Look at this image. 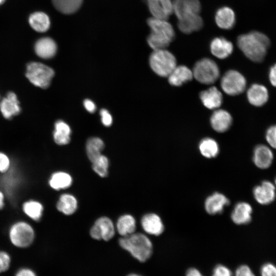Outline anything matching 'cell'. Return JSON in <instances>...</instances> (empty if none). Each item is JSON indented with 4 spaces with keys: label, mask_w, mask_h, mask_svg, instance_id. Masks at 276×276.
Masks as SVG:
<instances>
[{
    "label": "cell",
    "mask_w": 276,
    "mask_h": 276,
    "mask_svg": "<svg viewBox=\"0 0 276 276\" xmlns=\"http://www.w3.org/2000/svg\"><path fill=\"white\" fill-rule=\"evenodd\" d=\"M270 44L269 38L257 31L242 34L237 38L239 48L246 57L256 62L264 60Z\"/></svg>",
    "instance_id": "cell-1"
},
{
    "label": "cell",
    "mask_w": 276,
    "mask_h": 276,
    "mask_svg": "<svg viewBox=\"0 0 276 276\" xmlns=\"http://www.w3.org/2000/svg\"><path fill=\"white\" fill-rule=\"evenodd\" d=\"M147 22L151 30L147 37L149 45L154 50L165 49L175 36L172 26L165 19L154 17L148 18Z\"/></svg>",
    "instance_id": "cell-2"
},
{
    "label": "cell",
    "mask_w": 276,
    "mask_h": 276,
    "mask_svg": "<svg viewBox=\"0 0 276 276\" xmlns=\"http://www.w3.org/2000/svg\"><path fill=\"white\" fill-rule=\"evenodd\" d=\"M120 246L139 262H144L152 254L153 245L150 239L140 233L122 237L119 240Z\"/></svg>",
    "instance_id": "cell-3"
},
{
    "label": "cell",
    "mask_w": 276,
    "mask_h": 276,
    "mask_svg": "<svg viewBox=\"0 0 276 276\" xmlns=\"http://www.w3.org/2000/svg\"><path fill=\"white\" fill-rule=\"evenodd\" d=\"M149 64L158 76L168 77L176 65V60L172 53L165 49L154 50L149 57Z\"/></svg>",
    "instance_id": "cell-4"
},
{
    "label": "cell",
    "mask_w": 276,
    "mask_h": 276,
    "mask_svg": "<svg viewBox=\"0 0 276 276\" xmlns=\"http://www.w3.org/2000/svg\"><path fill=\"white\" fill-rule=\"evenodd\" d=\"M54 74L52 68L40 62H31L26 66V77L34 85L41 88L50 86Z\"/></svg>",
    "instance_id": "cell-5"
},
{
    "label": "cell",
    "mask_w": 276,
    "mask_h": 276,
    "mask_svg": "<svg viewBox=\"0 0 276 276\" xmlns=\"http://www.w3.org/2000/svg\"><path fill=\"white\" fill-rule=\"evenodd\" d=\"M192 73L196 80L205 84L214 83L219 77L218 65L214 61L207 58L198 61L194 66Z\"/></svg>",
    "instance_id": "cell-6"
},
{
    "label": "cell",
    "mask_w": 276,
    "mask_h": 276,
    "mask_svg": "<svg viewBox=\"0 0 276 276\" xmlns=\"http://www.w3.org/2000/svg\"><path fill=\"white\" fill-rule=\"evenodd\" d=\"M9 236L13 245L24 248L32 244L34 238V233L29 224L24 222H19L12 226Z\"/></svg>",
    "instance_id": "cell-7"
},
{
    "label": "cell",
    "mask_w": 276,
    "mask_h": 276,
    "mask_svg": "<svg viewBox=\"0 0 276 276\" xmlns=\"http://www.w3.org/2000/svg\"><path fill=\"white\" fill-rule=\"evenodd\" d=\"M221 86L226 94L235 96L242 93L246 86V80L244 76L235 70L226 72L221 80Z\"/></svg>",
    "instance_id": "cell-8"
},
{
    "label": "cell",
    "mask_w": 276,
    "mask_h": 276,
    "mask_svg": "<svg viewBox=\"0 0 276 276\" xmlns=\"http://www.w3.org/2000/svg\"><path fill=\"white\" fill-rule=\"evenodd\" d=\"M91 237L95 240L107 241L113 238L115 234L114 224L107 217L98 218L90 229Z\"/></svg>",
    "instance_id": "cell-9"
},
{
    "label": "cell",
    "mask_w": 276,
    "mask_h": 276,
    "mask_svg": "<svg viewBox=\"0 0 276 276\" xmlns=\"http://www.w3.org/2000/svg\"><path fill=\"white\" fill-rule=\"evenodd\" d=\"M173 11L178 19L194 14H199L201 4L199 0H174Z\"/></svg>",
    "instance_id": "cell-10"
},
{
    "label": "cell",
    "mask_w": 276,
    "mask_h": 276,
    "mask_svg": "<svg viewBox=\"0 0 276 276\" xmlns=\"http://www.w3.org/2000/svg\"><path fill=\"white\" fill-rule=\"evenodd\" d=\"M149 10L153 17L166 19L173 12L171 0H146Z\"/></svg>",
    "instance_id": "cell-11"
},
{
    "label": "cell",
    "mask_w": 276,
    "mask_h": 276,
    "mask_svg": "<svg viewBox=\"0 0 276 276\" xmlns=\"http://www.w3.org/2000/svg\"><path fill=\"white\" fill-rule=\"evenodd\" d=\"M0 111L6 119H10L18 114L21 108L17 96L13 92H9L0 102Z\"/></svg>",
    "instance_id": "cell-12"
},
{
    "label": "cell",
    "mask_w": 276,
    "mask_h": 276,
    "mask_svg": "<svg viewBox=\"0 0 276 276\" xmlns=\"http://www.w3.org/2000/svg\"><path fill=\"white\" fill-rule=\"evenodd\" d=\"M255 199L260 204H268L272 202L275 197V188L268 181H263L260 185L254 189Z\"/></svg>",
    "instance_id": "cell-13"
},
{
    "label": "cell",
    "mask_w": 276,
    "mask_h": 276,
    "mask_svg": "<svg viewBox=\"0 0 276 276\" xmlns=\"http://www.w3.org/2000/svg\"><path fill=\"white\" fill-rule=\"evenodd\" d=\"M141 225L146 233L154 236L160 235L164 230L162 219L154 213L145 215L141 219Z\"/></svg>",
    "instance_id": "cell-14"
},
{
    "label": "cell",
    "mask_w": 276,
    "mask_h": 276,
    "mask_svg": "<svg viewBox=\"0 0 276 276\" xmlns=\"http://www.w3.org/2000/svg\"><path fill=\"white\" fill-rule=\"evenodd\" d=\"M212 54L219 59H224L229 56L233 51L232 43L223 37H217L210 43Z\"/></svg>",
    "instance_id": "cell-15"
},
{
    "label": "cell",
    "mask_w": 276,
    "mask_h": 276,
    "mask_svg": "<svg viewBox=\"0 0 276 276\" xmlns=\"http://www.w3.org/2000/svg\"><path fill=\"white\" fill-rule=\"evenodd\" d=\"M34 50L36 55L43 59L53 57L57 50L55 41L50 37H43L38 40L35 44Z\"/></svg>",
    "instance_id": "cell-16"
},
{
    "label": "cell",
    "mask_w": 276,
    "mask_h": 276,
    "mask_svg": "<svg viewBox=\"0 0 276 276\" xmlns=\"http://www.w3.org/2000/svg\"><path fill=\"white\" fill-rule=\"evenodd\" d=\"M210 122L212 128L216 131L223 132L230 127L232 123V118L227 111L219 109L213 112Z\"/></svg>",
    "instance_id": "cell-17"
},
{
    "label": "cell",
    "mask_w": 276,
    "mask_h": 276,
    "mask_svg": "<svg viewBox=\"0 0 276 276\" xmlns=\"http://www.w3.org/2000/svg\"><path fill=\"white\" fill-rule=\"evenodd\" d=\"M228 203L229 200L225 195L216 192L206 199L204 206L208 213L215 215L221 213Z\"/></svg>",
    "instance_id": "cell-18"
},
{
    "label": "cell",
    "mask_w": 276,
    "mask_h": 276,
    "mask_svg": "<svg viewBox=\"0 0 276 276\" xmlns=\"http://www.w3.org/2000/svg\"><path fill=\"white\" fill-rule=\"evenodd\" d=\"M217 25L221 29L229 30L235 25V14L231 8L224 6L219 8L215 16Z\"/></svg>",
    "instance_id": "cell-19"
},
{
    "label": "cell",
    "mask_w": 276,
    "mask_h": 276,
    "mask_svg": "<svg viewBox=\"0 0 276 276\" xmlns=\"http://www.w3.org/2000/svg\"><path fill=\"white\" fill-rule=\"evenodd\" d=\"M247 97L249 102L252 105L261 106L267 101L268 93L264 86L254 84L247 90Z\"/></svg>",
    "instance_id": "cell-20"
},
{
    "label": "cell",
    "mask_w": 276,
    "mask_h": 276,
    "mask_svg": "<svg viewBox=\"0 0 276 276\" xmlns=\"http://www.w3.org/2000/svg\"><path fill=\"white\" fill-rule=\"evenodd\" d=\"M252 208L246 202L238 203L232 213V221L237 224H245L249 223L251 218Z\"/></svg>",
    "instance_id": "cell-21"
},
{
    "label": "cell",
    "mask_w": 276,
    "mask_h": 276,
    "mask_svg": "<svg viewBox=\"0 0 276 276\" xmlns=\"http://www.w3.org/2000/svg\"><path fill=\"white\" fill-rule=\"evenodd\" d=\"M273 154L267 146L258 145L254 149L253 161L255 164L261 169L268 168L272 163Z\"/></svg>",
    "instance_id": "cell-22"
},
{
    "label": "cell",
    "mask_w": 276,
    "mask_h": 276,
    "mask_svg": "<svg viewBox=\"0 0 276 276\" xmlns=\"http://www.w3.org/2000/svg\"><path fill=\"white\" fill-rule=\"evenodd\" d=\"M200 98L204 106L210 109L218 108L222 102L221 92L214 86L201 91Z\"/></svg>",
    "instance_id": "cell-23"
},
{
    "label": "cell",
    "mask_w": 276,
    "mask_h": 276,
    "mask_svg": "<svg viewBox=\"0 0 276 276\" xmlns=\"http://www.w3.org/2000/svg\"><path fill=\"white\" fill-rule=\"evenodd\" d=\"M168 81L173 86H179L193 77L190 69L185 65L176 66L168 76Z\"/></svg>",
    "instance_id": "cell-24"
},
{
    "label": "cell",
    "mask_w": 276,
    "mask_h": 276,
    "mask_svg": "<svg viewBox=\"0 0 276 276\" xmlns=\"http://www.w3.org/2000/svg\"><path fill=\"white\" fill-rule=\"evenodd\" d=\"M203 26L202 18L199 14H194L178 19L179 30L185 34H190L200 30Z\"/></svg>",
    "instance_id": "cell-25"
},
{
    "label": "cell",
    "mask_w": 276,
    "mask_h": 276,
    "mask_svg": "<svg viewBox=\"0 0 276 276\" xmlns=\"http://www.w3.org/2000/svg\"><path fill=\"white\" fill-rule=\"evenodd\" d=\"M53 137L59 145H65L70 142L71 130L69 125L62 120L57 121L54 125Z\"/></svg>",
    "instance_id": "cell-26"
},
{
    "label": "cell",
    "mask_w": 276,
    "mask_h": 276,
    "mask_svg": "<svg viewBox=\"0 0 276 276\" xmlns=\"http://www.w3.org/2000/svg\"><path fill=\"white\" fill-rule=\"evenodd\" d=\"M29 22L36 31L44 32L49 30L51 22L49 16L43 12H36L29 17Z\"/></svg>",
    "instance_id": "cell-27"
},
{
    "label": "cell",
    "mask_w": 276,
    "mask_h": 276,
    "mask_svg": "<svg viewBox=\"0 0 276 276\" xmlns=\"http://www.w3.org/2000/svg\"><path fill=\"white\" fill-rule=\"evenodd\" d=\"M116 227L118 233L122 237H125L135 232L136 221L131 215H123L118 219Z\"/></svg>",
    "instance_id": "cell-28"
},
{
    "label": "cell",
    "mask_w": 276,
    "mask_h": 276,
    "mask_svg": "<svg viewBox=\"0 0 276 276\" xmlns=\"http://www.w3.org/2000/svg\"><path fill=\"white\" fill-rule=\"evenodd\" d=\"M78 202L76 198L70 194L61 195L57 203V209L66 215L73 214L77 209Z\"/></svg>",
    "instance_id": "cell-29"
},
{
    "label": "cell",
    "mask_w": 276,
    "mask_h": 276,
    "mask_svg": "<svg viewBox=\"0 0 276 276\" xmlns=\"http://www.w3.org/2000/svg\"><path fill=\"white\" fill-rule=\"evenodd\" d=\"M55 8L64 14H72L81 7L83 0H52Z\"/></svg>",
    "instance_id": "cell-30"
},
{
    "label": "cell",
    "mask_w": 276,
    "mask_h": 276,
    "mask_svg": "<svg viewBox=\"0 0 276 276\" xmlns=\"http://www.w3.org/2000/svg\"><path fill=\"white\" fill-rule=\"evenodd\" d=\"M72 183V178L67 173L57 172L52 174L49 180L50 186L56 190L65 189Z\"/></svg>",
    "instance_id": "cell-31"
},
{
    "label": "cell",
    "mask_w": 276,
    "mask_h": 276,
    "mask_svg": "<svg viewBox=\"0 0 276 276\" xmlns=\"http://www.w3.org/2000/svg\"><path fill=\"white\" fill-rule=\"evenodd\" d=\"M104 148L103 141L99 137H93L89 139L86 144V151L87 157L92 163L102 154Z\"/></svg>",
    "instance_id": "cell-32"
},
{
    "label": "cell",
    "mask_w": 276,
    "mask_h": 276,
    "mask_svg": "<svg viewBox=\"0 0 276 276\" xmlns=\"http://www.w3.org/2000/svg\"><path fill=\"white\" fill-rule=\"evenodd\" d=\"M199 149L203 156L209 158L216 156L219 152L217 143L211 138H205L201 140Z\"/></svg>",
    "instance_id": "cell-33"
},
{
    "label": "cell",
    "mask_w": 276,
    "mask_h": 276,
    "mask_svg": "<svg viewBox=\"0 0 276 276\" xmlns=\"http://www.w3.org/2000/svg\"><path fill=\"white\" fill-rule=\"evenodd\" d=\"M23 209L28 216L34 220L38 221L41 217L43 206L39 202L31 200L24 204Z\"/></svg>",
    "instance_id": "cell-34"
},
{
    "label": "cell",
    "mask_w": 276,
    "mask_h": 276,
    "mask_svg": "<svg viewBox=\"0 0 276 276\" xmlns=\"http://www.w3.org/2000/svg\"><path fill=\"white\" fill-rule=\"evenodd\" d=\"M108 167V159L103 154H101L92 162L93 170L101 177H105L107 176Z\"/></svg>",
    "instance_id": "cell-35"
},
{
    "label": "cell",
    "mask_w": 276,
    "mask_h": 276,
    "mask_svg": "<svg viewBox=\"0 0 276 276\" xmlns=\"http://www.w3.org/2000/svg\"><path fill=\"white\" fill-rule=\"evenodd\" d=\"M261 276H276V265L270 262L263 264L260 270Z\"/></svg>",
    "instance_id": "cell-36"
},
{
    "label": "cell",
    "mask_w": 276,
    "mask_h": 276,
    "mask_svg": "<svg viewBox=\"0 0 276 276\" xmlns=\"http://www.w3.org/2000/svg\"><path fill=\"white\" fill-rule=\"evenodd\" d=\"M10 263L11 258L9 255L5 251H0V273L7 270Z\"/></svg>",
    "instance_id": "cell-37"
},
{
    "label": "cell",
    "mask_w": 276,
    "mask_h": 276,
    "mask_svg": "<svg viewBox=\"0 0 276 276\" xmlns=\"http://www.w3.org/2000/svg\"><path fill=\"white\" fill-rule=\"evenodd\" d=\"M266 139L269 145L276 149V125L268 128L266 133Z\"/></svg>",
    "instance_id": "cell-38"
},
{
    "label": "cell",
    "mask_w": 276,
    "mask_h": 276,
    "mask_svg": "<svg viewBox=\"0 0 276 276\" xmlns=\"http://www.w3.org/2000/svg\"><path fill=\"white\" fill-rule=\"evenodd\" d=\"M212 276H233L231 270L223 265L216 266L213 271Z\"/></svg>",
    "instance_id": "cell-39"
},
{
    "label": "cell",
    "mask_w": 276,
    "mask_h": 276,
    "mask_svg": "<svg viewBox=\"0 0 276 276\" xmlns=\"http://www.w3.org/2000/svg\"><path fill=\"white\" fill-rule=\"evenodd\" d=\"M235 276H256V275L248 265H242L236 270Z\"/></svg>",
    "instance_id": "cell-40"
},
{
    "label": "cell",
    "mask_w": 276,
    "mask_h": 276,
    "mask_svg": "<svg viewBox=\"0 0 276 276\" xmlns=\"http://www.w3.org/2000/svg\"><path fill=\"white\" fill-rule=\"evenodd\" d=\"M100 114L102 124L105 126H110L112 123V118L108 111L105 109H102L100 110Z\"/></svg>",
    "instance_id": "cell-41"
},
{
    "label": "cell",
    "mask_w": 276,
    "mask_h": 276,
    "mask_svg": "<svg viewBox=\"0 0 276 276\" xmlns=\"http://www.w3.org/2000/svg\"><path fill=\"white\" fill-rule=\"evenodd\" d=\"M10 162L6 155L0 152V171L4 172L9 168Z\"/></svg>",
    "instance_id": "cell-42"
},
{
    "label": "cell",
    "mask_w": 276,
    "mask_h": 276,
    "mask_svg": "<svg viewBox=\"0 0 276 276\" xmlns=\"http://www.w3.org/2000/svg\"><path fill=\"white\" fill-rule=\"evenodd\" d=\"M15 276H37L36 273L29 268H22L17 271Z\"/></svg>",
    "instance_id": "cell-43"
},
{
    "label": "cell",
    "mask_w": 276,
    "mask_h": 276,
    "mask_svg": "<svg viewBox=\"0 0 276 276\" xmlns=\"http://www.w3.org/2000/svg\"><path fill=\"white\" fill-rule=\"evenodd\" d=\"M85 108L89 112L93 113L95 111L96 106L95 104L89 99H85L83 102Z\"/></svg>",
    "instance_id": "cell-44"
},
{
    "label": "cell",
    "mask_w": 276,
    "mask_h": 276,
    "mask_svg": "<svg viewBox=\"0 0 276 276\" xmlns=\"http://www.w3.org/2000/svg\"><path fill=\"white\" fill-rule=\"evenodd\" d=\"M269 78L271 84L276 87V64L271 67L269 73Z\"/></svg>",
    "instance_id": "cell-45"
},
{
    "label": "cell",
    "mask_w": 276,
    "mask_h": 276,
    "mask_svg": "<svg viewBox=\"0 0 276 276\" xmlns=\"http://www.w3.org/2000/svg\"><path fill=\"white\" fill-rule=\"evenodd\" d=\"M186 276H203L201 273L196 268H191L188 270Z\"/></svg>",
    "instance_id": "cell-46"
},
{
    "label": "cell",
    "mask_w": 276,
    "mask_h": 276,
    "mask_svg": "<svg viewBox=\"0 0 276 276\" xmlns=\"http://www.w3.org/2000/svg\"><path fill=\"white\" fill-rule=\"evenodd\" d=\"M4 198L3 194L0 191V209L4 206Z\"/></svg>",
    "instance_id": "cell-47"
},
{
    "label": "cell",
    "mask_w": 276,
    "mask_h": 276,
    "mask_svg": "<svg viewBox=\"0 0 276 276\" xmlns=\"http://www.w3.org/2000/svg\"><path fill=\"white\" fill-rule=\"evenodd\" d=\"M127 276H142L139 274H137V273H130L129 274H128Z\"/></svg>",
    "instance_id": "cell-48"
},
{
    "label": "cell",
    "mask_w": 276,
    "mask_h": 276,
    "mask_svg": "<svg viewBox=\"0 0 276 276\" xmlns=\"http://www.w3.org/2000/svg\"><path fill=\"white\" fill-rule=\"evenodd\" d=\"M5 1V0H0V5H1L2 4H3L4 3V2Z\"/></svg>",
    "instance_id": "cell-49"
},
{
    "label": "cell",
    "mask_w": 276,
    "mask_h": 276,
    "mask_svg": "<svg viewBox=\"0 0 276 276\" xmlns=\"http://www.w3.org/2000/svg\"><path fill=\"white\" fill-rule=\"evenodd\" d=\"M275 183H276V178H275Z\"/></svg>",
    "instance_id": "cell-50"
}]
</instances>
